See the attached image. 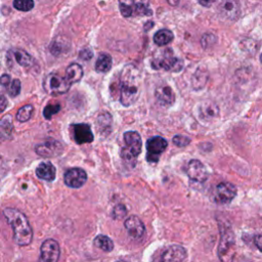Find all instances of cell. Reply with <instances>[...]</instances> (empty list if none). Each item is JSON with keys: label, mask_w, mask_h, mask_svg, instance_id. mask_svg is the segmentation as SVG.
<instances>
[{"label": "cell", "mask_w": 262, "mask_h": 262, "mask_svg": "<svg viewBox=\"0 0 262 262\" xmlns=\"http://www.w3.org/2000/svg\"><path fill=\"white\" fill-rule=\"evenodd\" d=\"M118 90L120 102L123 106L129 107L133 105L140 96L141 91V74L137 69L132 66H126L121 73Z\"/></svg>", "instance_id": "6da1fadb"}, {"label": "cell", "mask_w": 262, "mask_h": 262, "mask_svg": "<svg viewBox=\"0 0 262 262\" xmlns=\"http://www.w3.org/2000/svg\"><path fill=\"white\" fill-rule=\"evenodd\" d=\"M3 214L11 226L15 242L19 246H28L33 239V230L27 217L13 208L5 209Z\"/></svg>", "instance_id": "7a4b0ae2"}, {"label": "cell", "mask_w": 262, "mask_h": 262, "mask_svg": "<svg viewBox=\"0 0 262 262\" xmlns=\"http://www.w3.org/2000/svg\"><path fill=\"white\" fill-rule=\"evenodd\" d=\"M220 242L217 249L218 257L222 262H232L236 254V240L231 227L224 223L219 224Z\"/></svg>", "instance_id": "3957f363"}, {"label": "cell", "mask_w": 262, "mask_h": 262, "mask_svg": "<svg viewBox=\"0 0 262 262\" xmlns=\"http://www.w3.org/2000/svg\"><path fill=\"white\" fill-rule=\"evenodd\" d=\"M125 147L121 150V158L127 164V166L133 168L136 165V159L142 151V139L141 135L135 131H128L124 134Z\"/></svg>", "instance_id": "277c9868"}, {"label": "cell", "mask_w": 262, "mask_h": 262, "mask_svg": "<svg viewBox=\"0 0 262 262\" xmlns=\"http://www.w3.org/2000/svg\"><path fill=\"white\" fill-rule=\"evenodd\" d=\"M119 7L122 16L125 18L149 17L153 13L147 0H119Z\"/></svg>", "instance_id": "5b68a950"}, {"label": "cell", "mask_w": 262, "mask_h": 262, "mask_svg": "<svg viewBox=\"0 0 262 262\" xmlns=\"http://www.w3.org/2000/svg\"><path fill=\"white\" fill-rule=\"evenodd\" d=\"M151 66L155 69H164L165 71H181L184 64L183 62L175 58L171 49H166L160 53V56L151 62Z\"/></svg>", "instance_id": "8992f818"}, {"label": "cell", "mask_w": 262, "mask_h": 262, "mask_svg": "<svg viewBox=\"0 0 262 262\" xmlns=\"http://www.w3.org/2000/svg\"><path fill=\"white\" fill-rule=\"evenodd\" d=\"M43 87L48 94L60 95L69 91L71 84L66 78L61 77L58 74H49L46 76L43 82Z\"/></svg>", "instance_id": "52a82bcc"}, {"label": "cell", "mask_w": 262, "mask_h": 262, "mask_svg": "<svg viewBox=\"0 0 262 262\" xmlns=\"http://www.w3.org/2000/svg\"><path fill=\"white\" fill-rule=\"evenodd\" d=\"M60 245L57 241L48 239L40 248V256L37 262H58L60 259Z\"/></svg>", "instance_id": "ba28073f"}, {"label": "cell", "mask_w": 262, "mask_h": 262, "mask_svg": "<svg viewBox=\"0 0 262 262\" xmlns=\"http://www.w3.org/2000/svg\"><path fill=\"white\" fill-rule=\"evenodd\" d=\"M167 142L161 136H154L147 143V159L150 163H157L163 151L167 149Z\"/></svg>", "instance_id": "9c48e42d"}, {"label": "cell", "mask_w": 262, "mask_h": 262, "mask_svg": "<svg viewBox=\"0 0 262 262\" xmlns=\"http://www.w3.org/2000/svg\"><path fill=\"white\" fill-rule=\"evenodd\" d=\"M237 196V188L230 183H222L215 188V202L226 205Z\"/></svg>", "instance_id": "30bf717a"}, {"label": "cell", "mask_w": 262, "mask_h": 262, "mask_svg": "<svg viewBox=\"0 0 262 262\" xmlns=\"http://www.w3.org/2000/svg\"><path fill=\"white\" fill-rule=\"evenodd\" d=\"M37 155L44 157V158H51V157H57L61 155L64 150L63 145L54 140H48L45 143L40 144L36 147L35 149Z\"/></svg>", "instance_id": "8fae6325"}, {"label": "cell", "mask_w": 262, "mask_h": 262, "mask_svg": "<svg viewBox=\"0 0 262 262\" xmlns=\"http://www.w3.org/2000/svg\"><path fill=\"white\" fill-rule=\"evenodd\" d=\"M187 174L188 177L196 183H204L207 181L209 174L207 171L204 164L199 160H191L189 161L187 167Z\"/></svg>", "instance_id": "7c38bea8"}, {"label": "cell", "mask_w": 262, "mask_h": 262, "mask_svg": "<svg viewBox=\"0 0 262 262\" xmlns=\"http://www.w3.org/2000/svg\"><path fill=\"white\" fill-rule=\"evenodd\" d=\"M65 184L73 188H79L84 186L87 181L86 172L81 168H71L65 173Z\"/></svg>", "instance_id": "4fadbf2b"}, {"label": "cell", "mask_w": 262, "mask_h": 262, "mask_svg": "<svg viewBox=\"0 0 262 262\" xmlns=\"http://www.w3.org/2000/svg\"><path fill=\"white\" fill-rule=\"evenodd\" d=\"M187 257V251L182 246H170L165 250L160 258L159 262H184Z\"/></svg>", "instance_id": "5bb4252c"}, {"label": "cell", "mask_w": 262, "mask_h": 262, "mask_svg": "<svg viewBox=\"0 0 262 262\" xmlns=\"http://www.w3.org/2000/svg\"><path fill=\"white\" fill-rule=\"evenodd\" d=\"M124 225H125L128 234L133 240H140L143 238L145 233V225L137 216H129L124 223Z\"/></svg>", "instance_id": "9a60e30c"}, {"label": "cell", "mask_w": 262, "mask_h": 262, "mask_svg": "<svg viewBox=\"0 0 262 262\" xmlns=\"http://www.w3.org/2000/svg\"><path fill=\"white\" fill-rule=\"evenodd\" d=\"M74 140L78 145L90 144L93 142V133L87 124H75L73 126Z\"/></svg>", "instance_id": "2e32d148"}, {"label": "cell", "mask_w": 262, "mask_h": 262, "mask_svg": "<svg viewBox=\"0 0 262 262\" xmlns=\"http://www.w3.org/2000/svg\"><path fill=\"white\" fill-rule=\"evenodd\" d=\"M219 11L226 19H237L240 13L239 0H222L219 5Z\"/></svg>", "instance_id": "e0dca14e"}, {"label": "cell", "mask_w": 262, "mask_h": 262, "mask_svg": "<svg viewBox=\"0 0 262 262\" xmlns=\"http://www.w3.org/2000/svg\"><path fill=\"white\" fill-rule=\"evenodd\" d=\"M155 96L162 106H171L175 102V94L170 86L161 85L156 88Z\"/></svg>", "instance_id": "ac0fdd59"}, {"label": "cell", "mask_w": 262, "mask_h": 262, "mask_svg": "<svg viewBox=\"0 0 262 262\" xmlns=\"http://www.w3.org/2000/svg\"><path fill=\"white\" fill-rule=\"evenodd\" d=\"M36 174L43 181L52 182L56 178L57 169L50 162H43L38 165V167L36 168Z\"/></svg>", "instance_id": "d6986e66"}, {"label": "cell", "mask_w": 262, "mask_h": 262, "mask_svg": "<svg viewBox=\"0 0 262 262\" xmlns=\"http://www.w3.org/2000/svg\"><path fill=\"white\" fill-rule=\"evenodd\" d=\"M219 115V109L213 103H205L200 107V118L203 121L209 122L215 120Z\"/></svg>", "instance_id": "ffe728a7"}, {"label": "cell", "mask_w": 262, "mask_h": 262, "mask_svg": "<svg viewBox=\"0 0 262 262\" xmlns=\"http://www.w3.org/2000/svg\"><path fill=\"white\" fill-rule=\"evenodd\" d=\"M82 77H83V69L79 64L73 63L69 65L66 70V79L69 81V83H76L82 79Z\"/></svg>", "instance_id": "44dd1931"}, {"label": "cell", "mask_w": 262, "mask_h": 262, "mask_svg": "<svg viewBox=\"0 0 262 262\" xmlns=\"http://www.w3.org/2000/svg\"><path fill=\"white\" fill-rule=\"evenodd\" d=\"M13 130V122L11 117L4 116L0 120V142H4L9 140Z\"/></svg>", "instance_id": "7402d4cb"}, {"label": "cell", "mask_w": 262, "mask_h": 262, "mask_svg": "<svg viewBox=\"0 0 262 262\" xmlns=\"http://www.w3.org/2000/svg\"><path fill=\"white\" fill-rule=\"evenodd\" d=\"M112 58L108 53H101L95 63V70L99 73H107L111 70Z\"/></svg>", "instance_id": "603a6c76"}, {"label": "cell", "mask_w": 262, "mask_h": 262, "mask_svg": "<svg viewBox=\"0 0 262 262\" xmlns=\"http://www.w3.org/2000/svg\"><path fill=\"white\" fill-rule=\"evenodd\" d=\"M174 39V35L170 30L163 29L158 31L154 36V42L159 46L168 45Z\"/></svg>", "instance_id": "cb8c5ba5"}, {"label": "cell", "mask_w": 262, "mask_h": 262, "mask_svg": "<svg viewBox=\"0 0 262 262\" xmlns=\"http://www.w3.org/2000/svg\"><path fill=\"white\" fill-rule=\"evenodd\" d=\"M13 57H15L17 63L24 67V68H29L33 65V58L30 56L28 52H26L25 50L22 49H15L12 51Z\"/></svg>", "instance_id": "d4e9b609"}, {"label": "cell", "mask_w": 262, "mask_h": 262, "mask_svg": "<svg viewBox=\"0 0 262 262\" xmlns=\"http://www.w3.org/2000/svg\"><path fill=\"white\" fill-rule=\"evenodd\" d=\"M93 244L95 247L100 248L101 250L105 252H111L114 249L113 241L107 236H103V234H100V236L96 237L93 241Z\"/></svg>", "instance_id": "484cf974"}, {"label": "cell", "mask_w": 262, "mask_h": 262, "mask_svg": "<svg viewBox=\"0 0 262 262\" xmlns=\"http://www.w3.org/2000/svg\"><path fill=\"white\" fill-rule=\"evenodd\" d=\"M33 111H34V108L32 105L23 106L22 108L19 109L16 118L19 122H27L31 119Z\"/></svg>", "instance_id": "4316f807"}, {"label": "cell", "mask_w": 262, "mask_h": 262, "mask_svg": "<svg viewBox=\"0 0 262 262\" xmlns=\"http://www.w3.org/2000/svg\"><path fill=\"white\" fill-rule=\"evenodd\" d=\"M13 7L20 11H30L34 7L33 0H13Z\"/></svg>", "instance_id": "83f0119b"}, {"label": "cell", "mask_w": 262, "mask_h": 262, "mask_svg": "<svg viewBox=\"0 0 262 262\" xmlns=\"http://www.w3.org/2000/svg\"><path fill=\"white\" fill-rule=\"evenodd\" d=\"M98 124L100 126V129L102 131H105L107 129L110 130V128H111V124H112V117L110 116V114L108 113H104L102 115H100V117L98 118Z\"/></svg>", "instance_id": "f1b7e54d"}, {"label": "cell", "mask_w": 262, "mask_h": 262, "mask_svg": "<svg viewBox=\"0 0 262 262\" xmlns=\"http://www.w3.org/2000/svg\"><path fill=\"white\" fill-rule=\"evenodd\" d=\"M60 110H61V106L59 104H50V105H47L44 108L43 116H44L45 119L50 120L53 115H56V114H58L60 112Z\"/></svg>", "instance_id": "f546056e"}, {"label": "cell", "mask_w": 262, "mask_h": 262, "mask_svg": "<svg viewBox=\"0 0 262 262\" xmlns=\"http://www.w3.org/2000/svg\"><path fill=\"white\" fill-rule=\"evenodd\" d=\"M21 81L19 79H15L12 80L10 82V84L7 86V90H8V93L11 95V96H17L20 94L21 92Z\"/></svg>", "instance_id": "4dcf8cb0"}, {"label": "cell", "mask_w": 262, "mask_h": 262, "mask_svg": "<svg viewBox=\"0 0 262 262\" xmlns=\"http://www.w3.org/2000/svg\"><path fill=\"white\" fill-rule=\"evenodd\" d=\"M190 143V140L184 135H175L173 137V144L179 148L187 147Z\"/></svg>", "instance_id": "1f68e13d"}, {"label": "cell", "mask_w": 262, "mask_h": 262, "mask_svg": "<svg viewBox=\"0 0 262 262\" xmlns=\"http://www.w3.org/2000/svg\"><path fill=\"white\" fill-rule=\"evenodd\" d=\"M93 57V53L90 49L86 48V49H83V50H81L80 53H79V58L81 60H83V61H89L91 60V58Z\"/></svg>", "instance_id": "d6a6232c"}, {"label": "cell", "mask_w": 262, "mask_h": 262, "mask_svg": "<svg viewBox=\"0 0 262 262\" xmlns=\"http://www.w3.org/2000/svg\"><path fill=\"white\" fill-rule=\"evenodd\" d=\"M7 106H8V102H7L6 98L4 95L0 94V114L5 111Z\"/></svg>", "instance_id": "836d02e7"}, {"label": "cell", "mask_w": 262, "mask_h": 262, "mask_svg": "<svg viewBox=\"0 0 262 262\" xmlns=\"http://www.w3.org/2000/svg\"><path fill=\"white\" fill-rule=\"evenodd\" d=\"M254 244L258 248V250L262 252V233H257L254 237Z\"/></svg>", "instance_id": "e575fe53"}, {"label": "cell", "mask_w": 262, "mask_h": 262, "mask_svg": "<svg viewBox=\"0 0 262 262\" xmlns=\"http://www.w3.org/2000/svg\"><path fill=\"white\" fill-rule=\"evenodd\" d=\"M0 84L7 87L10 84V76L7 74H3L1 77H0Z\"/></svg>", "instance_id": "d590c367"}, {"label": "cell", "mask_w": 262, "mask_h": 262, "mask_svg": "<svg viewBox=\"0 0 262 262\" xmlns=\"http://www.w3.org/2000/svg\"><path fill=\"white\" fill-rule=\"evenodd\" d=\"M199 3L203 6H206V7H209L211 6L212 4H214L217 0H198Z\"/></svg>", "instance_id": "8d00e7d4"}, {"label": "cell", "mask_w": 262, "mask_h": 262, "mask_svg": "<svg viewBox=\"0 0 262 262\" xmlns=\"http://www.w3.org/2000/svg\"><path fill=\"white\" fill-rule=\"evenodd\" d=\"M167 1H168L171 5H177L178 2H179V0H167Z\"/></svg>", "instance_id": "74e56055"}, {"label": "cell", "mask_w": 262, "mask_h": 262, "mask_svg": "<svg viewBox=\"0 0 262 262\" xmlns=\"http://www.w3.org/2000/svg\"><path fill=\"white\" fill-rule=\"evenodd\" d=\"M260 61H261V63H262V53H261V56H260Z\"/></svg>", "instance_id": "f35d334b"}]
</instances>
